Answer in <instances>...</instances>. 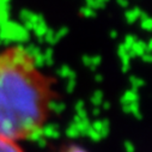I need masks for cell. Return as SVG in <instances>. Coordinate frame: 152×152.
Wrapping results in <instances>:
<instances>
[{"instance_id": "cell-1", "label": "cell", "mask_w": 152, "mask_h": 152, "mask_svg": "<svg viewBox=\"0 0 152 152\" xmlns=\"http://www.w3.org/2000/svg\"><path fill=\"white\" fill-rule=\"evenodd\" d=\"M53 83L24 48L0 53V137L17 141L42 131L56 95Z\"/></svg>"}, {"instance_id": "cell-2", "label": "cell", "mask_w": 152, "mask_h": 152, "mask_svg": "<svg viewBox=\"0 0 152 152\" xmlns=\"http://www.w3.org/2000/svg\"><path fill=\"white\" fill-rule=\"evenodd\" d=\"M0 152H24V151L15 140L0 137Z\"/></svg>"}]
</instances>
